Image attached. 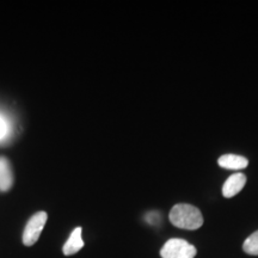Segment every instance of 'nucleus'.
I'll return each mask as SVG.
<instances>
[{
	"label": "nucleus",
	"mask_w": 258,
	"mask_h": 258,
	"mask_svg": "<svg viewBox=\"0 0 258 258\" xmlns=\"http://www.w3.org/2000/svg\"><path fill=\"white\" fill-rule=\"evenodd\" d=\"M48 214L46 212H37L29 219L25 225L23 235H22V241L25 246H32L40 239L42 231L47 224Z\"/></svg>",
	"instance_id": "obj_3"
},
{
	"label": "nucleus",
	"mask_w": 258,
	"mask_h": 258,
	"mask_svg": "<svg viewBox=\"0 0 258 258\" xmlns=\"http://www.w3.org/2000/svg\"><path fill=\"white\" fill-rule=\"evenodd\" d=\"M245 183H246V176L244 173H234L226 179L222 185V195L226 199H231L239 194L243 190Z\"/></svg>",
	"instance_id": "obj_4"
},
{
	"label": "nucleus",
	"mask_w": 258,
	"mask_h": 258,
	"mask_svg": "<svg viewBox=\"0 0 258 258\" xmlns=\"http://www.w3.org/2000/svg\"><path fill=\"white\" fill-rule=\"evenodd\" d=\"M14 185L11 164L5 157H0V191H9Z\"/></svg>",
	"instance_id": "obj_7"
},
{
	"label": "nucleus",
	"mask_w": 258,
	"mask_h": 258,
	"mask_svg": "<svg viewBox=\"0 0 258 258\" xmlns=\"http://www.w3.org/2000/svg\"><path fill=\"white\" fill-rule=\"evenodd\" d=\"M82 233H83L82 227L74 228L73 232L70 235V238L67 239V241L64 243L62 247V252L64 256H72V254H76L77 252H79V251L83 249L85 243H84L83 240Z\"/></svg>",
	"instance_id": "obj_5"
},
{
	"label": "nucleus",
	"mask_w": 258,
	"mask_h": 258,
	"mask_svg": "<svg viewBox=\"0 0 258 258\" xmlns=\"http://www.w3.org/2000/svg\"><path fill=\"white\" fill-rule=\"evenodd\" d=\"M243 250L251 256H258V231L246 238L243 244Z\"/></svg>",
	"instance_id": "obj_8"
},
{
	"label": "nucleus",
	"mask_w": 258,
	"mask_h": 258,
	"mask_svg": "<svg viewBox=\"0 0 258 258\" xmlns=\"http://www.w3.org/2000/svg\"><path fill=\"white\" fill-rule=\"evenodd\" d=\"M196 253V247L180 238L169 239L160 250L161 258H195Z\"/></svg>",
	"instance_id": "obj_2"
},
{
	"label": "nucleus",
	"mask_w": 258,
	"mask_h": 258,
	"mask_svg": "<svg viewBox=\"0 0 258 258\" xmlns=\"http://www.w3.org/2000/svg\"><path fill=\"white\" fill-rule=\"evenodd\" d=\"M171 224L182 230H199L203 225L202 213L195 206L188 203H178L170 211Z\"/></svg>",
	"instance_id": "obj_1"
},
{
	"label": "nucleus",
	"mask_w": 258,
	"mask_h": 258,
	"mask_svg": "<svg viewBox=\"0 0 258 258\" xmlns=\"http://www.w3.org/2000/svg\"><path fill=\"white\" fill-rule=\"evenodd\" d=\"M6 123L5 121L3 120V118H0V139H3L6 135V132H8V129H6Z\"/></svg>",
	"instance_id": "obj_9"
},
{
	"label": "nucleus",
	"mask_w": 258,
	"mask_h": 258,
	"mask_svg": "<svg viewBox=\"0 0 258 258\" xmlns=\"http://www.w3.org/2000/svg\"><path fill=\"white\" fill-rule=\"evenodd\" d=\"M218 164L227 170H243L249 165V160L238 154H224L218 159Z\"/></svg>",
	"instance_id": "obj_6"
}]
</instances>
